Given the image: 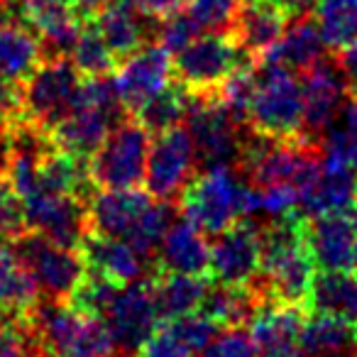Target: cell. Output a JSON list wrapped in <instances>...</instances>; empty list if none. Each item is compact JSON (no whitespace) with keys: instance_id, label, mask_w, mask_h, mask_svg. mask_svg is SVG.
I'll return each mask as SVG.
<instances>
[{"instance_id":"obj_1","label":"cell","mask_w":357,"mask_h":357,"mask_svg":"<svg viewBox=\"0 0 357 357\" xmlns=\"http://www.w3.org/2000/svg\"><path fill=\"white\" fill-rule=\"evenodd\" d=\"M313 274L316 262L306 245V218L298 211L262 228V262L252 284L264 301L306 308Z\"/></svg>"},{"instance_id":"obj_2","label":"cell","mask_w":357,"mask_h":357,"mask_svg":"<svg viewBox=\"0 0 357 357\" xmlns=\"http://www.w3.org/2000/svg\"><path fill=\"white\" fill-rule=\"evenodd\" d=\"M30 326L45 357H115L118 345L108 323L84 313L69 301L42 298Z\"/></svg>"},{"instance_id":"obj_3","label":"cell","mask_w":357,"mask_h":357,"mask_svg":"<svg viewBox=\"0 0 357 357\" xmlns=\"http://www.w3.org/2000/svg\"><path fill=\"white\" fill-rule=\"evenodd\" d=\"M128 115L110 76H84L74 108L50 132L59 149L89 162L110 130Z\"/></svg>"},{"instance_id":"obj_4","label":"cell","mask_w":357,"mask_h":357,"mask_svg":"<svg viewBox=\"0 0 357 357\" xmlns=\"http://www.w3.org/2000/svg\"><path fill=\"white\" fill-rule=\"evenodd\" d=\"M245 189L248 181L240 178L235 167H208L196 172L176 204L181 215L199 225L206 235L215 238L240 218H245Z\"/></svg>"},{"instance_id":"obj_5","label":"cell","mask_w":357,"mask_h":357,"mask_svg":"<svg viewBox=\"0 0 357 357\" xmlns=\"http://www.w3.org/2000/svg\"><path fill=\"white\" fill-rule=\"evenodd\" d=\"M257 91L248 110V130L264 137L296 139L303 135V89L296 74L257 61Z\"/></svg>"},{"instance_id":"obj_6","label":"cell","mask_w":357,"mask_h":357,"mask_svg":"<svg viewBox=\"0 0 357 357\" xmlns=\"http://www.w3.org/2000/svg\"><path fill=\"white\" fill-rule=\"evenodd\" d=\"M152 135L128 115L89 159V178L93 189H139L144 186Z\"/></svg>"},{"instance_id":"obj_7","label":"cell","mask_w":357,"mask_h":357,"mask_svg":"<svg viewBox=\"0 0 357 357\" xmlns=\"http://www.w3.org/2000/svg\"><path fill=\"white\" fill-rule=\"evenodd\" d=\"M186 130L194 139L201 169L238 167L248 128L213 93H191Z\"/></svg>"},{"instance_id":"obj_8","label":"cell","mask_w":357,"mask_h":357,"mask_svg":"<svg viewBox=\"0 0 357 357\" xmlns=\"http://www.w3.org/2000/svg\"><path fill=\"white\" fill-rule=\"evenodd\" d=\"M84 76L66 56L45 59L22 84V120L52 130L79 98Z\"/></svg>"},{"instance_id":"obj_9","label":"cell","mask_w":357,"mask_h":357,"mask_svg":"<svg viewBox=\"0 0 357 357\" xmlns=\"http://www.w3.org/2000/svg\"><path fill=\"white\" fill-rule=\"evenodd\" d=\"M248 59L230 32L211 30L199 35L174 56V74L189 93H213Z\"/></svg>"},{"instance_id":"obj_10","label":"cell","mask_w":357,"mask_h":357,"mask_svg":"<svg viewBox=\"0 0 357 357\" xmlns=\"http://www.w3.org/2000/svg\"><path fill=\"white\" fill-rule=\"evenodd\" d=\"M13 250L32 272L42 298L52 301H69L74 289L86 274V264L79 250L61 248V245L47 240L45 235L27 230L17 240H13Z\"/></svg>"},{"instance_id":"obj_11","label":"cell","mask_w":357,"mask_h":357,"mask_svg":"<svg viewBox=\"0 0 357 357\" xmlns=\"http://www.w3.org/2000/svg\"><path fill=\"white\" fill-rule=\"evenodd\" d=\"M199 169L194 139L184 125L154 135L149 147L147 172H144V191L157 201L176 204Z\"/></svg>"},{"instance_id":"obj_12","label":"cell","mask_w":357,"mask_h":357,"mask_svg":"<svg viewBox=\"0 0 357 357\" xmlns=\"http://www.w3.org/2000/svg\"><path fill=\"white\" fill-rule=\"evenodd\" d=\"M103 321L108 323L118 350L125 352V357L137 355L144 340L162 323L149 279L123 284L113 296V301H110Z\"/></svg>"},{"instance_id":"obj_13","label":"cell","mask_w":357,"mask_h":357,"mask_svg":"<svg viewBox=\"0 0 357 357\" xmlns=\"http://www.w3.org/2000/svg\"><path fill=\"white\" fill-rule=\"evenodd\" d=\"M27 228L61 248L79 250L91 233L89 201L71 194H37L25 199Z\"/></svg>"},{"instance_id":"obj_14","label":"cell","mask_w":357,"mask_h":357,"mask_svg":"<svg viewBox=\"0 0 357 357\" xmlns=\"http://www.w3.org/2000/svg\"><path fill=\"white\" fill-rule=\"evenodd\" d=\"M262 262V225L240 218L211 243V279L220 284H250Z\"/></svg>"},{"instance_id":"obj_15","label":"cell","mask_w":357,"mask_h":357,"mask_svg":"<svg viewBox=\"0 0 357 357\" xmlns=\"http://www.w3.org/2000/svg\"><path fill=\"white\" fill-rule=\"evenodd\" d=\"M303 135L313 142H321L347 103V86L340 66L331 59H321L303 71Z\"/></svg>"},{"instance_id":"obj_16","label":"cell","mask_w":357,"mask_h":357,"mask_svg":"<svg viewBox=\"0 0 357 357\" xmlns=\"http://www.w3.org/2000/svg\"><path fill=\"white\" fill-rule=\"evenodd\" d=\"M174 59L162 45H142L115 69V89L130 115L172 86Z\"/></svg>"},{"instance_id":"obj_17","label":"cell","mask_w":357,"mask_h":357,"mask_svg":"<svg viewBox=\"0 0 357 357\" xmlns=\"http://www.w3.org/2000/svg\"><path fill=\"white\" fill-rule=\"evenodd\" d=\"M323 152V149H321ZM298 213H357V174L345 162L323 152L321 167L298 191Z\"/></svg>"},{"instance_id":"obj_18","label":"cell","mask_w":357,"mask_h":357,"mask_svg":"<svg viewBox=\"0 0 357 357\" xmlns=\"http://www.w3.org/2000/svg\"><path fill=\"white\" fill-rule=\"evenodd\" d=\"M289 20L291 15L274 0H243L228 32L250 59H259L282 40Z\"/></svg>"},{"instance_id":"obj_19","label":"cell","mask_w":357,"mask_h":357,"mask_svg":"<svg viewBox=\"0 0 357 357\" xmlns=\"http://www.w3.org/2000/svg\"><path fill=\"white\" fill-rule=\"evenodd\" d=\"M154 269L178 274L211 277L208 235L191 223L186 215H176L154 255Z\"/></svg>"},{"instance_id":"obj_20","label":"cell","mask_w":357,"mask_h":357,"mask_svg":"<svg viewBox=\"0 0 357 357\" xmlns=\"http://www.w3.org/2000/svg\"><path fill=\"white\" fill-rule=\"evenodd\" d=\"M306 245L318 269H355V220L350 213L306 215Z\"/></svg>"},{"instance_id":"obj_21","label":"cell","mask_w":357,"mask_h":357,"mask_svg":"<svg viewBox=\"0 0 357 357\" xmlns=\"http://www.w3.org/2000/svg\"><path fill=\"white\" fill-rule=\"evenodd\" d=\"M152 201L142 189H93L89 196L91 230L128 240Z\"/></svg>"},{"instance_id":"obj_22","label":"cell","mask_w":357,"mask_h":357,"mask_svg":"<svg viewBox=\"0 0 357 357\" xmlns=\"http://www.w3.org/2000/svg\"><path fill=\"white\" fill-rule=\"evenodd\" d=\"M79 255L89 272L108 277L118 284H132L139 282V279H149V274L144 272L149 259L144 255H139L123 238H110V235H100L91 230L81 240Z\"/></svg>"},{"instance_id":"obj_23","label":"cell","mask_w":357,"mask_h":357,"mask_svg":"<svg viewBox=\"0 0 357 357\" xmlns=\"http://www.w3.org/2000/svg\"><path fill=\"white\" fill-rule=\"evenodd\" d=\"M20 17L42 40L45 52L64 56L71 52L79 32L84 30V15L64 0H22Z\"/></svg>"},{"instance_id":"obj_24","label":"cell","mask_w":357,"mask_h":357,"mask_svg":"<svg viewBox=\"0 0 357 357\" xmlns=\"http://www.w3.org/2000/svg\"><path fill=\"white\" fill-rule=\"evenodd\" d=\"M308 311L303 306L291 303L267 301L257 311V316L250 323V335L257 347V355H277V352L298 350V335L306 321Z\"/></svg>"},{"instance_id":"obj_25","label":"cell","mask_w":357,"mask_h":357,"mask_svg":"<svg viewBox=\"0 0 357 357\" xmlns=\"http://www.w3.org/2000/svg\"><path fill=\"white\" fill-rule=\"evenodd\" d=\"M42 291L32 272L25 267L10 243L0 240V316L13 321H30Z\"/></svg>"},{"instance_id":"obj_26","label":"cell","mask_w":357,"mask_h":357,"mask_svg":"<svg viewBox=\"0 0 357 357\" xmlns=\"http://www.w3.org/2000/svg\"><path fill=\"white\" fill-rule=\"evenodd\" d=\"M308 313H326L357 328V269H321L308 289Z\"/></svg>"},{"instance_id":"obj_27","label":"cell","mask_w":357,"mask_h":357,"mask_svg":"<svg viewBox=\"0 0 357 357\" xmlns=\"http://www.w3.org/2000/svg\"><path fill=\"white\" fill-rule=\"evenodd\" d=\"M323 50H326V42H323L316 22L306 20V17H296V22L287 27L282 40L255 61L287 69L291 74H303L316 61L323 59Z\"/></svg>"},{"instance_id":"obj_28","label":"cell","mask_w":357,"mask_h":357,"mask_svg":"<svg viewBox=\"0 0 357 357\" xmlns=\"http://www.w3.org/2000/svg\"><path fill=\"white\" fill-rule=\"evenodd\" d=\"M149 284H152L159 318L162 321H174V318L201 311V303H204L206 291L211 287V277L154 269L152 277H149Z\"/></svg>"},{"instance_id":"obj_29","label":"cell","mask_w":357,"mask_h":357,"mask_svg":"<svg viewBox=\"0 0 357 357\" xmlns=\"http://www.w3.org/2000/svg\"><path fill=\"white\" fill-rule=\"evenodd\" d=\"M93 17L96 30L100 32L115 59H125L147 45V25H144L147 15L130 6L128 0H108Z\"/></svg>"},{"instance_id":"obj_30","label":"cell","mask_w":357,"mask_h":357,"mask_svg":"<svg viewBox=\"0 0 357 357\" xmlns=\"http://www.w3.org/2000/svg\"><path fill=\"white\" fill-rule=\"evenodd\" d=\"M267 303L255 284H220L211 279V287L201 303V313L213 318L220 328H250L257 311Z\"/></svg>"},{"instance_id":"obj_31","label":"cell","mask_w":357,"mask_h":357,"mask_svg":"<svg viewBox=\"0 0 357 357\" xmlns=\"http://www.w3.org/2000/svg\"><path fill=\"white\" fill-rule=\"evenodd\" d=\"M45 61V45L25 22L0 27V79L22 86Z\"/></svg>"},{"instance_id":"obj_32","label":"cell","mask_w":357,"mask_h":357,"mask_svg":"<svg viewBox=\"0 0 357 357\" xmlns=\"http://www.w3.org/2000/svg\"><path fill=\"white\" fill-rule=\"evenodd\" d=\"M357 328L326 313H308L298 335L303 357H347L355 347Z\"/></svg>"},{"instance_id":"obj_33","label":"cell","mask_w":357,"mask_h":357,"mask_svg":"<svg viewBox=\"0 0 357 357\" xmlns=\"http://www.w3.org/2000/svg\"><path fill=\"white\" fill-rule=\"evenodd\" d=\"M313 22L328 50H342L357 40V0H316Z\"/></svg>"},{"instance_id":"obj_34","label":"cell","mask_w":357,"mask_h":357,"mask_svg":"<svg viewBox=\"0 0 357 357\" xmlns=\"http://www.w3.org/2000/svg\"><path fill=\"white\" fill-rule=\"evenodd\" d=\"M189 98L191 93L184 86L174 84L169 89H164L162 93L154 96L152 100H147L142 108L135 110L132 118L154 137V135H162L184 123L186 110H189Z\"/></svg>"},{"instance_id":"obj_35","label":"cell","mask_w":357,"mask_h":357,"mask_svg":"<svg viewBox=\"0 0 357 357\" xmlns=\"http://www.w3.org/2000/svg\"><path fill=\"white\" fill-rule=\"evenodd\" d=\"M69 54L74 66L81 71V76H110L118 69V59L110 52V47L105 45L100 32L96 30L93 22H86Z\"/></svg>"},{"instance_id":"obj_36","label":"cell","mask_w":357,"mask_h":357,"mask_svg":"<svg viewBox=\"0 0 357 357\" xmlns=\"http://www.w3.org/2000/svg\"><path fill=\"white\" fill-rule=\"evenodd\" d=\"M257 81H259L257 61L245 59L243 64L235 66L233 74L218 86V91H213V96L233 113V118L238 120V123L245 125L250 103H252V96H255V91H257ZM245 128H248V125H245Z\"/></svg>"},{"instance_id":"obj_37","label":"cell","mask_w":357,"mask_h":357,"mask_svg":"<svg viewBox=\"0 0 357 357\" xmlns=\"http://www.w3.org/2000/svg\"><path fill=\"white\" fill-rule=\"evenodd\" d=\"M120 287H123V284H118V282H113V279L100 277V274L89 272V269H86L84 279H81L79 287L74 289L69 303L79 308V311L93 313V316L103 318Z\"/></svg>"},{"instance_id":"obj_38","label":"cell","mask_w":357,"mask_h":357,"mask_svg":"<svg viewBox=\"0 0 357 357\" xmlns=\"http://www.w3.org/2000/svg\"><path fill=\"white\" fill-rule=\"evenodd\" d=\"M167 323H169V328L178 335V340L184 342L194 355L204 352L206 347L215 340V335L223 331L213 318H208L201 311L189 313V316H181V318H174V321H167Z\"/></svg>"},{"instance_id":"obj_39","label":"cell","mask_w":357,"mask_h":357,"mask_svg":"<svg viewBox=\"0 0 357 357\" xmlns=\"http://www.w3.org/2000/svg\"><path fill=\"white\" fill-rule=\"evenodd\" d=\"M27 230L30 228H27L25 201L15 191L10 178L3 176L0 178V240L13 243Z\"/></svg>"},{"instance_id":"obj_40","label":"cell","mask_w":357,"mask_h":357,"mask_svg":"<svg viewBox=\"0 0 357 357\" xmlns=\"http://www.w3.org/2000/svg\"><path fill=\"white\" fill-rule=\"evenodd\" d=\"M243 0H184V10L199 22L201 30H223L230 27Z\"/></svg>"},{"instance_id":"obj_41","label":"cell","mask_w":357,"mask_h":357,"mask_svg":"<svg viewBox=\"0 0 357 357\" xmlns=\"http://www.w3.org/2000/svg\"><path fill=\"white\" fill-rule=\"evenodd\" d=\"M201 27L194 17L189 15L186 10L176 8L174 13L162 17V25L157 30V37H159V45L169 52V54H176L178 50H184L194 37H199Z\"/></svg>"},{"instance_id":"obj_42","label":"cell","mask_w":357,"mask_h":357,"mask_svg":"<svg viewBox=\"0 0 357 357\" xmlns=\"http://www.w3.org/2000/svg\"><path fill=\"white\" fill-rule=\"evenodd\" d=\"M201 357H259L248 328H223Z\"/></svg>"},{"instance_id":"obj_43","label":"cell","mask_w":357,"mask_h":357,"mask_svg":"<svg viewBox=\"0 0 357 357\" xmlns=\"http://www.w3.org/2000/svg\"><path fill=\"white\" fill-rule=\"evenodd\" d=\"M139 357H194V352L178 340L176 333L169 328L167 321L157 326V331L144 340V345L137 352Z\"/></svg>"},{"instance_id":"obj_44","label":"cell","mask_w":357,"mask_h":357,"mask_svg":"<svg viewBox=\"0 0 357 357\" xmlns=\"http://www.w3.org/2000/svg\"><path fill=\"white\" fill-rule=\"evenodd\" d=\"M15 157V123L0 120V178L8 176Z\"/></svg>"},{"instance_id":"obj_45","label":"cell","mask_w":357,"mask_h":357,"mask_svg":"<svg viewBox=\"0 0 357 357\" xmlns=\"http://www.w3.org/2000/svg\"><path fill=\"white\" fill-rule=\"evenodd\" d=\"M335 64L340 66L342 76H345L347 86H350V93H357V40L352 45L337 50Z\"/></svg>"},{"instance_id":"obj_46","label":"cell","mask_w":357,"mask_h":357,"mask_svg":"<svg viewBox=\"0 0 357 357\" xmlns=\"http://www.w3.org/2000/svg\"><path fill=\"white\" fill-rule=\"evenodd\" d=\"M128 3L137 8L139 13H144L147 17H164L176 10V8H181L184 0H128Z\"/></svg>"},{"instance_id":"obj_47","label":"cell","mask_w":357,"mask_h":357,"mask_svg":"<svg viewBox=\"0 0 357 357\" xmlns=\"http://www.w3.org/2000/svg\"><path fill=\"white\" fill-rule=\"evenodd\" d=\"M274 3H279L291 17H303L313 8L316 0H274Z\"/></svg>"},{"instance_id":"obj_48","label":"cell","mask_w":357,"mask_h":357,"mask_svg":"<svg viewBox=\"0 0 357 357\" xmlns=\"http://www.w3.org/2000/svg\"><path fill=\"white\" fill-rule=\"evenodd\" d=\"M64 3H69L71 8H76L81 15H96L108 0H64Z\"/></svg>"},{"instance_id":"obj_49","label":"cell","mask_w":357,"mask_h":357,"mask_svg":"<svg viewBox=\"0 0 357 357\" xmlns=\"http://www.w3.org/2000/svg\"><path fill=\"white\" fill-rule=\"evenodd\" d=\"M6 22H10L8 20V8H6V0H0V27L6 25Z\"/></svg>"},{"instance_id":"obj_50","label":"cell","mask_w":357,"mask_h":357,"mask_svg":"<svg viewBox=\"0 0 357 357\" xmlns=\"http://www.w3.org/2000/svg\"><path fill=\"white\" fill-rule=\"evenodd\" d=\"M264 357H303V352L291 350V352H277V355H264Z\"/></svg>"},{"instance_id":"obj_51","label":"cell","mask_w":357,"mask_h":357,"mask_svg":"<svg viewBox=\"0 0 357 357\" xmlns=\"http://www.w3.org/2000/svg\"><path fill=\"white\" fill-rule=\"evenodd\" d=\"M352 220H355V269H357V213L352 215Z\"/></svg>"},{"instance_id":"obj_52","label":"cell","mask_w":357,"mask_h":357,"mask_svg":"<svg viewBox=\"0 0 357 357\" xmlns=\"http://www.w3.org/2000/svg\"><path fill=\"white\" fill-rule=\"evenodd\" d=\"M352 357H357V337H355V347H352Z\"/></svg>"},{"instance_id":"obj_53","label":"cell","mask_w":357,"mask_h":357,"mask_svg":"<svg viewBox=\"0 0 357 357\" xmlns=\"http://www.w3.org/2000/svg\"><path fill=\"white\" fill-rule=\"evenodd\" d=\"M352 96H355V98H357V93H352Z\"/></svg>"},{"instance_id":"obj_54","label":"cell","mask_w":357,"mask_h":357,"mask_svg":"<svg viewBox=\"0 0 357 357\" xmlns=\"http://www.w3.org/2000/svg\"><path fill=\"white\" fill-rule=\"evenodd\" d=\"M128 357H130V355H128ZM137 357H139V355H137Z\"/></svg>"}]
</instances>
